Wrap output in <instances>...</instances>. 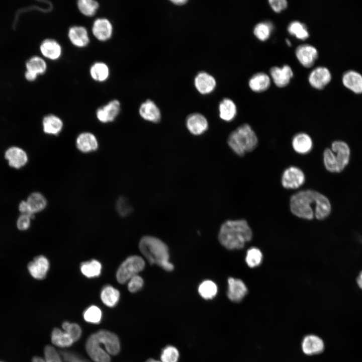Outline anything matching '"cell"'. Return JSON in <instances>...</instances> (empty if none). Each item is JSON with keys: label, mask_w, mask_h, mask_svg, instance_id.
<instances>
[{"label": "cell", "mask_w": 362, "mask_h": 362, "mask_svg": "<svg viewBox=\"0 0 362 362\" xmlns=\"http://www.w3.org/2000/svg\"><path fill=\"white\" fill-rule=\"evenodd\" d=\"M188 1L186 0H173L171 1V2H172L173 4L176 5H183L185 4Z\"/></svg>", "instance_id": "cell-53"}, {"label": "cell", "mask_w": 362, "mask_h": 362, "mask_svg": "<svg viewBox=\"0 0 362 362\" xmlns=\"http://www.w3.org/2000/svg\"><path fill=\"white\" fill-rule=\"evenodd\" d=\"M286 42H287V44L289 46H291V42H290L289 40L287 39V40H286Z\"/></svg>", "instance_id": "cell-55"}, {"label": "cell", "mask_w": 362, "mask_h": 362, "mask_svg": "<svg viewBox=\"0 0 362 362\" xmlns=\"http://www.w3.org/2000/svg\"><path fill=\"white\" fill-rule=\"evenodd\" d=\"M94 334L98 341L104 346L108 353L115 355L119 352L120 341L115 334L106 330H101Z\"/></svg>", "instance_id": "cell-7"}, {"label": "cell", "mask_w": 362, "mask_h": 362, "mask_svg": "<svg viewBox=\"0 0 362 362\" xmlns=\"http://www.w3.org/2000/svg\"><path fill=\"white\" fill-rule=\"evenodd\" d=\"M344 86L356 94H362V75L354 70H348L342 76Z\"/></svg>", "instance_id": "cell-26"}, {"label": "cell", "mask_w": 362, "mask_h": 362, "mask_svg": "<svg viewBox=\"0 0 362 362\" xmlns=\"http://www.w3.org/2000/svg\"><path fill=\"white\" fill-rule=\"evenodd\" d=\"M60 353L65 362H89L70 351H61Z\"/></svg>", "instance_id": "cell-48"}, {"label": "cell", "mask_w": 362, "mask_h": 362, "mask_svg": "<svg viewBox=\"0 0 362 362\" xmlns=\"http://www.w3.org/2000/svg\"><path fill=\"white\" fill-rule=\"evenodd\" d=\"M179 356V353L176 347L172 345H167L161 351L160 361L177 362Z\"/></svg>", "instance_id": "cell-44"}, {"label": "cell", "mask_w": 362, "mask_h": 362, "mask_svg": "<svg viewBox=\"0 0 362 362\" xmlns=\"http://www.w3.org/2000/svg\"><path fill=\"white\" fill-rule=\"evenodd\" d=\"M291 211L295 216L308 220L314 216L322 218L330 213L331 206L328 199L313 190L298 192L290 198Z\"/></svg>", "instance_id": "cell-1"}, {"label": "cell", "mask_w": 362, "mask_h": 362, "mask_svg": "<svg viewBox=\"0 0 362 362\" xmlns=\"http://www.w3.org/2000/svg\"><path fill=\"white\" fill-rule=\"evenodd\" d=\"M145 267L144 259L138 255L127 257L120 265L117 273L116 279L118 283L125 284L133 276L138 275Z\"/></svg>", "instance_id": "cell-5"}, {"label": "cell", "mask_w": 362, "mask_h": 362, "mask_svg": "<svg viewBox=\"0 0 362 362\" xmlns=\"http://www.w3.org/2000/svg\"><path fill=\"white\" fill-rule=\"evenodd\" d=\"M262 258V254L260 250L257 248L252 247L247 251L245 261L248 266L254 267L261 263Z\"/></svg>", "instance_id": "cell-43"}, {"label": "cell", "mask_w": 362, "mask_h": 362, "mask_svg": "<svg viewBox=\"0 0 362 362\" xmlns=\"http://www.w3.org/2000/svg\"><path fill=\"white\" fill-rule=\"evenodd\" d=\"M198 292L204 299H212L217 294L218 288L213 281L206 280L200 285L198 288Z\"/></svg>", "instance_id": "cell-36"}, {"label": "cell", "mask_w": 362, "mask_h": 362, "mask_svg": "<svg viewBox=\"0 0 362 362\" xmlns=\"http://www.w3.org/2000/svg\"><path fill=\"white\" fill-rule=\"evenodd\" d=\"M273 29V25L270 22H261L255 26L253 33L258 39L264 41L268 39Z\"/></svg>", "instance_id": "cell-39"}, {"label": "cell", "mask_w": 362, "mask_h": 362, "mask_svg": "<svg viewBox=\"0 0 362 362\" xmlns=\"http://www.w3.org/2000/svg\"><path fill=\"white\" fill-rule=\"evenodd\" d=\"M143 284V279L138 275H136L128 281V289L131 293H136L142 289Z\"/></svg>", "instance_id": "cell-47"}, {"label": "cell", "mask_w": 362, "mask_h": 362, "mask_svg": "<svg viewBox=\"0 0 362 362\" xmlns=\"http://www.w3.org/2000/svg\"><path fill=\"white\" fill-rule=\"evenodd\" d=\"M63 329L71 337L73 341L78 340L81 335V329L80 327L76 323H70L68 321H65L62 325Z\"/></svg>", "instance_id": "cell-45"}, {"label": "cell", "mask_w": 362, "mask_h": 362, "mask_svg": "<svg viewBox=\"0 0 362 362\" xmlns=\"http://www.w3.org/2000/svg\"><path fill=\"white\" fill-rule=\"evenodd\" d=\"M252 233L247 222L244 220H228L221 226L218 239L220 243L229 250L243 248L249 241Z\"/></svg>", "instance_id": "cell-2"}, {"label": "cell", "mask_w": 362, "mask_h": 362, "mask_svg": "<svg viewBox=\"0 0 362 362\" xmlns=\"http://www.w3.org/2000/svg\"><path fill=\"white\" fill-rule=\"evenodd\" d=\"M140 252L151 264H156L165 270L173 269V265L169 261L167 245L161 240L154 237H143L139 243Z\"/></svg>", "instance_id": "cell-3"}, {"label": "cell", "mask_w": 362, "mask_h": 362, "mask_svg": "<svg viewBox=\"0 0 362 362\" xmlns=\"http://www.w3.org/2000/svg\"><path fill=\"white\" fill-rule=\"evenodd\" d=\"M140 116L144 120L156 123L161 119V112L156 104L148 99L142 103L139 108Z\"/></svg>", "instance_id": "cell-20"}, {"label": "cell", "mask_w": 362, "mask_h": 362, "mask_svg": "<svg viewBox=\"0 0 362 362\" xmlns=\"http://www.w3.org/2000/svg\"><path fill=\"white\" fill-rule=\"evenodd\" d=\"M292 145L296 152L300 154H306L312 149L313 141L308 134L301 132L296 134L293 137Z\"/></svg>", "instance_id": "cell-25"}, {"label": "cell", "mask_w": 362, "mask_h": 362, "mask_svg": "<svg viewBox=\"0 0 362 362\" xmlns=\"http://www.w3.org/2000/svg\"><path fill=\"white\" fill-rule=\"evenodd\" d=\"M38 75L31 71H26L25 73V77L26 79L30 81L35 80L37 78Z\"/></svg>", "instance_id": "cell-51"}, {"label": "cell", "mask_w": 362, "mask_h": 362, "mask_svg": "<svg viewBox=\"0 0 362 362\" xmlns=\"http://www.w3.org/2000/svg\"><path fill=\"white\" fill-rule=\"evenodd\" d=\"M272 9L276 13H280L287 7L286 0H270L268 1Z\"/></svg>", "instance_id": "cell-50"}, {"label": "cell", "mask_w": 362, "mask_h": 362, "mask_svg": "<svg viewBox=\"0 0 362 362\" xmlns=\"http://www.w3.org/2000/svg\"><path fill=\"white\" fill-rule=\"evenodd\" d=\"M301 348L304 354L307 355L318 354L324 349L323 340L317 335L308 334L302 339Z\"/></svg>", "instance_id": "cell-12"}, {"label": "cell", "mask_w": 362, "mask_h": 362, "mask_svg": "<svg viewBox=\"0 0 362 362\" xmlns=\"http://www.w3.org/2000/svg\"><path fill=\"white\" fill-rule=\"evenodd\" d=\"M45 359L38 356H35L32 362H62L59 354L56 349L50 345H47L44 348Z\"/></svg>", "instance_id": "cell-41"}, {"label": "cell", "mask_w": 362, "mask_h": 362, "mask_svg": "<svg viewBox=\"0 0 362 362\" xmlns=\"http://www.w3.org/2000/svg\"><path fill=\"white\" fill-rule=\"evenodd\" d=\"M116 210L120 216L125 217L130 213L132 207L125 197H120L116 202Z\"/></svg>", "instance_id": "cell-46"}, {"label": "cell", "mask_w": 362, "mask_h": 362, "mask_svg": "<svg viewBox=\"0 0 362 362\" xmlns=\"http://www.w3.org/2000/svg\"><path fill=\"white\" fill-rule=\"evenodd\" d=\"M227 143L236 154L243 156L256 147L258 138L251 127L248 124H244L229 134Z\"/></svg>", "instance_id": "cell-4"}, {"label": "cell", "mask_w": 362, "mask_h": 362, "mask_svg": "<svg viewBox=\"0 0 362 362\" xmlns=\"http://www.w3.org/2000/svg\"><path fill=\"white\" fill-rule=\"evenodd\" d=\"M89 74L93 80L98 82H104L109 77L110 68L105 62L97 61L90 66Z\"/></svg>", "instance_id": "cell-29"}, {"label": "cell", "mask_w": 362, "mask_h": 362, "mask_svg": "<svg viewBox=\"0 0 362 362\" xmlns=\"http://www.w3.org/2000/svg\"><path fill=\"white\" fill-rule=\"evenodd\" d=\"M77 148L82 153H90L97 150L99 143L96 136L92 133H80L76 139Z\"/></svg>", "instance_id": "cell-21"}, {"label": "cell", "mask_w": 362, "mask_h": 362, "mask_svg": "<svg viewBox=\"0 0 362 362\" xmlns=\"http://www.w3.org/2000/svg\"><path fill=\"white\" fill-rule=\"evenodd\" d=\"M83 317L87 322L97 324L102 320V312L98 306L92 305L84 310Z\"/></svg>", "instance_id": "cell-40"}, {"label": "cell", "mask_w": 362, "mask_h": 362, "mask_svg": "<svg viewBox=\"0 0 362 362\" xmlns=\"http://www.w3.org/2000/svg\"><path fill=\"white\" fill-rule=\"evenodd\" d=\"M31 217L26 214H21L18 218L17 222L18 228L20 230L28 229L30 226Z\"/></svg>", "instance_id": "cell-49"}, {"label": "cell", "mask_w": 362, "mask_h": 362, "mask_svg": "<svg viewBox=\"0 0 362 362\" xmlns=\"http://www.w3.org/2000/svg\"><path fill=\"white\" fill-rule=\"evenodd\" d=\"M296 57L300 63L304 67H311L318 58V51L312 45L303 44L299 46L296 50Z\"/></svg>", "instance_id": "cell-17"}, {"label": "cell", "mask_w": 362, "mask_h": 362, "mask_svg": "<svg viewBox=\"0 0 362 362\" xmlns=\"http://www.w3.org/2000/svg\"><path fill=\"white\" fill-rule=\"evenodd\" d=\"M0 362H2V361H0Z\"/></svg>", "instance_id": "cell-56"}, {"label": "cell", "mask_w": 362, "mask_h": 362, "mask_svg": "<svg viewBox=\"0 0 362 362\" xmlns=\"http://www.w3.org/2000/svg\"><path fill=\"white\" fill-rule=\"evenodd\" d=\"M119 291L110 285L105 286L101 292V299L103 303L107 306H115L120 299Z\"/></svg>", "instance_id": "cell-32"}, {"label": "cell", "mask_w": 362, "mask_h": 362, "mask_svg": "<svg viewBox=\"0 0 362 362\" xmlns=\"http://www.w3.org/2000/svg\"><path fill=\"white\" fill-rule=\"evenodd\" d=\"M356 283L358 287L362 290V270L359 273L357 277Z\"/></svg>", "instance_id": "cell-52"}, {"label": "cell", "mask_w": 362, "mask_h": 362, "mask_svg": "<svg viewBox=\"0 0 362 362\" xmlns=\"http://www.w3.org/2000/svg\"><path fill=\"white\" fill-rule=\"evenodd\" d=\"M40 50L44 57L51 60L59 59L62 53L60 43L52 38L44 39L40 44Z\"/></svg>", "instance_id": "cell-19"}, {"label": "cell", "mask_w": 362, "mask_h": 362, "mask_svg": "<svg viewBox=\"0 0 362 362\" xmlns=\"http://www.w3.org/2000/svg\"><path fill=\"white\" fill-rule=\"evenodd\" d=\"M77 7L79 12L84 16L92 17L99 8V3L95 0H79Z\"/></svg>", "instance_id": "cell-37"}, {"label": "cell", "mask_w": 362, "mask_h": 362, "mask_svg": "<svg viewBox=\"0 0 362 362\" xmlns=\"http://www.w3.org/2000/svg\"><path fill=\"white\" fill-rule=\"evenodd\" d=\"M146 362H161L160 361L156 360L152 358L148 359Z\"/></svg>", "instance_id": "cell-54"}, {"label": "cell", "mask_w": 362, "mask_h": 362, "mask_svg": "<svg viewBox=\"0 0 362 362\" xmlns=\"http://www.w3.org/2000/svg\"><path fill=\"white\" fill-rule=\"evenodd\" d=\"M92 30L93 35L98 40L105 42L112 37L113 27L109 19L99 18L93 22Z\"/></svg>", "instance_id": "cell-10"}, {"label": "cell", "mask_w": 362, "mask_h": 362, "mask_svg": "<svg viewBox=\"0 0 362 362\" xmlns=\"http://www.w3.org/2000/svg\"><path fill=\"white\" fill-rule=\"evenodd\" d=\"M42 126L45 133L56 136L61 132L63 127V123L56 115L49 114L43 118Z\"/></svg>", "instance_id": "cell-27"}, {"label": "cell", "mask_w": 362, "mask_h": 362, "mask_svg": "<svg viewBox=\"0 0 362 362\" xmlns=\"http://www.w3.org/2000/svg\"><path fill=\"white\" fill-rule=\"evenodd\" d=\"M331 149L334 154L339 172L349 162L350 149L345 142L338 140L332 142Z\"/></svg>", "instance_id": "cell-18"}, {"label": "cell", "mask_w": 362, "mask_h": 362, "mask_svg": "<svg viewBox=\"0 0 362 362\" xmlns=\"http://www.w3.org/2000/svg\"><path fill=\"white\" fill-rule=\"evenodd\" d=\"M26 202L30 212L33 215L43 210L47 206L45 198L38 192L32 193Z\"/></svg>", "instance_id": "cell-31"}, {"label": "cell", "mask_w": 362, "mask_h": 362, "mask_svg": "<svg viewBox=\"0 0 362 362\" xmlns=\"http://www.w3.org/2000/svg\"><path fill=\"white\" fill-rule=\"evenodd\" d=\"M26 67L27 71L38 75L44 74L46 72L47 66L46 61L42 57L33 56L26 61Z\"/></svg>", "instance_id": "cell-33"}, {"label": "cell", "mask_w": 362, "mask_h": 362, "mask_svg": "<svg viewBox=\"0 0 362 362\" xmlns=\"http://www.w3.org/2000/svg\"><path fill=\"white\" fill-rule=\"evenodd\" d=\"M49 268V262L43 255H39L28 264V269L32 277L37 280L45 278Z\"/></svg>", "instance_id": "cell-15"}, {"label": "cell", "mask_w": 362, "mask_h": 362, "mask_svg": "<svg viewBox=\"0 0 362 362\" xmlns=\"http://www.w3.org/2000/svg\"><path fill=\"white\" fill-rule=\"evenodd\" d=\"M331 75L325 67H318L313 69L309 76L310 85L317 89L324 88L330 81Z\"/></svg>", "instance_id": "cell-14"}, {"label": "cell", "mask_w": 362, "mask_h": 362, "mask_svg": "<svg viewBox=\"0 0 362 362\" xmlns=\"http://www.w3.org/2000/svg\"><path fill=\"white\" fill-rule=\"evenodd\" d=\"M270 74L276 85L280 87L287 85L293 76L292 69L287 65L282 67H273L270 69Z\"/></svg>", "instance_id": "cell-24"}, {"label": "cell", "mask_w": 362, "mask_h": 362, "mask_svg": "<svg viewBox=\"0 0 362 362\" xmlns=\"http://www.w3.org/2000/svg\"><path fill=\"white\" fill-rule=\"evenodd\" d=\"M305 179V175L301 169L295 166H291L283 172L281 183L285 189H297L304 184Z\"/></svg>", "instance_id": "cell-6"}, {"label": "cell", "mask_w": 362, "mask_h": 362, "mask_svg": "<svg viewBox=\"0 0 362 362\" xmlns=\"http://www.w3.org/2000/svg\"><path fill=\"white\" fill-rule=\"evenodd\" d=\"M220 118L226 122L234 120L237 115V107L234 102L228 99L222 100L219 105Z\"/></svg>", "instance_id": "cell-28"}, {"label": "cell", "mask_w": 362, "mask_h": 362, "mask_svg": "<svg viewBox=\"0 0 362 362\" xmlns=\"http://www.w3.org/2000/svg\"><path fill=\"white\" fill-rule=\"evenodd\" d=\"M51 341L54 345L61 347L70 346L74 342L66 332L57 328H55L52 331Z\"/></svg>", "instance_id": "cell-35"}, {"label": "cell", "mask_w": 362, "mask_h": 362, "mask_svg": "<svg viewBox=\"0 0 362 362\" xmlns=\"http://www.w3.org/2000/svg\"><path fill=\"white\" fill-rule=\"evenodd\" d=\"M194 84L201 94L207 95L212 92L216 85L214 77L206 72H200L196 76Z\"/></svg>", "instance_id": "cell-23"}, {"label": "cell", "mask_w": 362, "mask_h": 362, "mask_svg": "<svg viewBox=\"0 0 362 362\" xmlns=\"http://www.w3.org/2000/svg\"><path fill=\"white\" fill-rule=\"evenodd\" d=\"M186 127L193 135L199 136L208 129L209 123L206 118L199 113L190 114L186 119Z\"/></svg>", "instance_id": "cell-11"}, {"label": "cell", "mask_w": 362, "mask_h": 362, "mask_svg": "<svg viewBox=\"0 0 362 362\" xmlns=\"http://www.w3.org/2000/svg\"><path fill=\"white\" fill-rule=\"evenodd\" d=\"M323 162L326 169L331 172H339L338 165L334 154L330 148L323 152Z\"/></svg>", "instance_id": "cell-42"}, {"label": "cell", "mask_w": 362, "mask_h": 362, "mask_svg": "<svg viewBox=\"0 0 362 362\" xmlns=\"http://www.w3.org/2000/svg\"><path fill=\"white\" fill-rule=\"evenodd\" d=\"M5 157L8 160L9 165L17 169L24 166L28 160L26 152L22 148L16 146L8 149Z\"/></svg>", "instance_id": "cell-22"}, {"label": "cell", "mask_w": 362, "mask_h": 362, "mask_svg": "<svg viewBox=\"0 0 362 362\" xmlns=\"http://www.w3.org/2000/svg\"><path fill=\"white\" fill-rule=\"evenodd\" d=\"M270 80L268 75L259 72L253 75L249 81L250 88L255 92H262L270 86Z\"/></svg>", "instance_id": "cell-30"}, {"label": "cell", "mask_w": 362, "mask_h": 362, "mask_svg": "<svg viewBox=\"0 0 362 362\" xmlns=\"http://www.w3.org/2000/svg\"><path fill=\"white\" fill-rule=\"evenodd\" d=\"M228 284L227 295L232 302H240L247 294L248 290L246 285L240 279L229 278Z\"/></svg>", "instance_id": "cell-13"}, {"label": "cell", "mask_w": 362, "mask_h": 362, "mask_svg": "<svg viewBox=\"0 0 362 362\" xmlns=\"http://www.w3.org/2000/svg\"><path fill=\"white\" fill-rule=\"evenodd\" d=\"M85 348L89 357L95 362L111 361L109 354L101 347L94 333L87 338Z\"/></svg>", "instance_id": "cell-9"}, {"label": "cell", "mask_w": 362, "mask_h": 362, "mask_svg": "<svg viewBox=\"0 0 362 362\" xmlns=\"http://www.w3.org/2000/svg\"><path fill=\"white\" fill-rule=\"evenodd\" d=\"M120 111V102L116 99L111 100L97 109L96 113L97 119L102 123L113 122L118 116Z\"/></svg>", "instance_id": "cell-8"}, {"label": "cell", "mask_w": 362, "mask_h": 362, "mask_svg": "<svg viewBox=\"0 0 362 362\" xmlns=\"http://www.w3.org/2000/svg\"><path fill=\"white\" fill-rule=\"evenodd\" d=\"M101 263L95 259L83 262L80 265L81 273L88 278L99 277L101 273Z\"/></svg>", "instance_id": "cell-34"}, {"label": "cell", "mask_w": 362, "mask_h": 362, "mask_svg": "<svg viewBox=\"0 0 362 362\" xmlns=\"http://www.w3.org/2000/svg\"><path fill=\"white\" fill-rule=\"evenodd\" d=\"M68 37L71 44L78 48H84L89 43L90 39L86 29L79 25L70 27L68 31Z\"/></svg>", "instance_id": "cell-16"}, {"label": "cell", "mask_w": 362, "mask_h": 362, "mask_svg": "<svg viewBox=\"0 0 362 362\" xmlns=\"http://www.w3.org/2000/svg\"><path fill=\"white\" fill-rule=\"evenodd\" d=\"M289 33L300 40H305L309 36V33L305 25L298 21L291 22L288 27Z\"/></svg>", "instance_id": "cell-38"}]
</instances>
